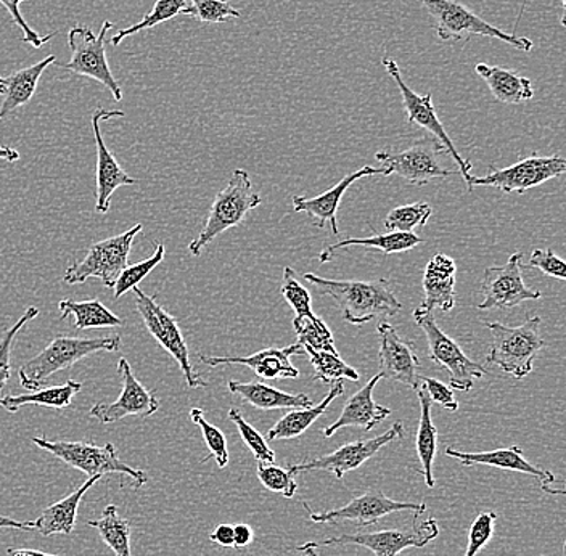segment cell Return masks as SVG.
Here are the masks:
<instances>
[{"instance_id":"cell-26","label":"cell","mask_w":566,"mask_h":556,"mask_svg":"<svg viewBox=\"0 0 566 556\" xmlns=\"http://www.w3.org/2000/svg\"><path fill=\"white\" fill-rule=\"evenodd\" d=\"M55 60V55H49L48 59L41 60L35 65L18 70L9 76H0V95L3 97L2 105H0V122L17 108L30 104L42 73L53 65Z\"/></svg>"},{"instance_id":"cell-34","label":"cell","mask_w":566,"mask_h":556,"mask_svg":"<svg viewBox=\"0 0 566 556\" xmlns=\"http://www.w3.org/2000/svg\"><path fill=\"white\" fill-rule=\"evenodd\" d=\"M81 389H83V382L69 380L65 385L38 389V391H33V395L3 396L0 398V407L9 413H17L24 406L51 407V409L62 410L71 406Z\"/></svg>"},{"instance_id":"cell-48","label":"cell","mask_w":566,"mask_h":556,"mask_svg":"<svg viewBox=\"0 0 566 556\" xmlns=\"http://www.w3.org/2000/svg\"><path fill=\"white\" fill-rule=\"evenodd\" d=\"M528 269H537L551 279L566 280V264L554 253V250H534L531 253Z\"/></svg>"},{"instance_id":"cell-40","label":"cell","mask_w":566,"mask_h":556,"mask_svg":"<svg viewBox=\"0 0 566 556\" xmlns=\"http://www.w3.org/2000/svg\"><path fill=\"white\" fill-rule=\"evenodd\" d=\"M165 256V244L158 243L157 246H155L154 254H151L148 260L127 265L122 274H119L118 280H116L115 286H113L115 300H119V297L126 295V293L133 292L136 286H139L142 280L147 277L157 265L161 264Z\"/></svg>"},{"instance_id":"cell-13","label":"cell","mask_w":566,"mask_h":556,"mask_svg":"<svg viewBox=\"0 0 566 556\" xmlns=\"http://www.w3.org/2000/svg\"><path fill=\"white\" fill-rule=\"evenodd\" d=\"M440 534L437 520L412 526L410 529H381L374 533H353L345 536L331 537L321 542H307L301 547L318 548L327 545L353 544L369 548L377 556H398L409 547L422 548L437 539Z\"/></svg>"},{"instance_id":"cell-19","label":"cell","mask_w":566,"mask_h":556,"mask_svg":"<svg viewBox=\"0 0 566 556\" xmlns=\"http://www.w3.org/2000/svg\"><path fill=\"white\" fill-rule=\"evenodd\" d=\"M124 118V113L119 109H95L92 115V130H94L95 145H97V191H95V211L98 214H106L112 203L113 193L119 187L137 186V180L127 175L126 171L119 166L118 159L115 155L106 148L104 137L101 133V123L109 122V119Z\"/></svg>"},{"instance_id":"cell-31","label":"cell","mask_w":566,"mask_h":556,"mask_svg":"<svg viewBox=\"0 0 566 556\" xmlns=\"http://www.w3.org/2000/svg\"><path fill=\"white\" fill-rule=\"evenodd\" d=\"M345 392V386L342 381L332 385L331 391H328L327 398L322 400L318 406L306 407V409H293L292 412L286 413L282 420H279L274 427L269 430V441H281V439H295L303 434L318 417L324 416L327 412L331 403L336 398Z\"/></svg>"},{"instance_id":"cell-29","label":"cell","mask_w":566,"mask_h":556,"mask_svg":"<svg viewBox=\"0 0 566 556\" xmlns=\"http://www.w3.org/2000/svg\"><path fill=\"white\" fill-rule=\"evenodd\" d=\"M475 71L478 76L488 84L491 94H493L501 104L518 105L534 97V88L531 80H528V77L518 76L515 71L484 65V63L476 65Z\"/></svg>"},{"instance_id":"cell-18","label":"cell","mask_w":566,"mask_h":556,"mask_svg":"<svg viewBox=\"0 0 566 556\" xmlns=\"http://www.w3.org/2000/svg\"><path fill=\"white\" fill-rule=\"evenodd\" d=\"M398 512H413L416 515L427 512L424 504H410V502H396L380 491H369L359 497L353 499L348 505L342 508L328 510V512L310 513L313 523H342L353 522L360 527L377 524L385 516Z\"/></svg>"},{"instance_id":"cell-7","label":"cell","mask_w":566,"mask_h":556,"mask_svg":"<svg viewBox=\"0 0 566 556\" xmlns=\"http://www.w3.org/2000/svg\"><path fill=\"white\" fill-rule=\"evenodd\" d=\"M423 9L437 21V34L441 41H462L472 35L494 38L518 51H533V41L528 38H516L490 24V21L475 15L458 0H420Z\"/></svg>"},{"instance_id":"cell-11","label":"cell","mask_w":566,"mask_h":556,"mask_svg":"<svg viewBox=\"0 0 566 556\" xmlns=\"http://www.w3.org/2000/svg\"><path fill=\"white\" fill-rule=\"evenodd\" d=\"M446 154L444 147L434 137H424L413 141L401 151L381 150L375 155L384 168V176L396 175L413 187H423L431 179L451 177L455 171L442 168L440 157Z\"/></svg>"},{"instance_id":"cell-32","label":"cell","mask_w":566,"mask_h":556,"mask_svg":"<svg viewBox=\"0 0 566 556\" xmlns=\"http://www.w3.org/2000/svg\"><path fill=\"white\" fill-rule=\"evenodd\" d=\"M60 321L74 318V331H88V328L122 327L123 318L106 310L105 304L98 300L73 301L62 300L59 303Z\"/></svg>"},{"instance_id":"cell-38","label":"cell","mask_w":566,"mask_h":556,"mask_svg":"<svg viewBox=\"0 0 566 556\" xmlns=\"http://www.w3.org/2000/svg\"><path fill=\"white\" fill-rule=\"evenodd\" d=\"M298 343L304 348L324 350V353L339 354L335 348L334 335L324 321L317 315L307 318H293Z\"/></svg>"},{"instance_id":"cell-21","label":"cell","mask_w":566,"mask_h":556,"mask_svg":"<svg viewBox=\"0 0 566 556\" xmlns=\"http://www.w3.org/2000/svg\"><path fill=\"white\" fill-rule=\"evenodd\" d=\"M304 349L300 343L289 346V348H268L258 350L251 356H200L205 366H247L253 370L254 375L263 378V380H279V378L300 377L298 368L293 367L290 357L296 354H303Z\"/></svg>"},{"instance_id":"cell-33","label":"cell","mask_w":566,"mask_h":556,"mask_svg":"<svg viewBox=\"0 0 566 556\" xmlns=\"http://www.w3.org/2000/svg\"><path fill=\"white\" fill-rule=\"evenodd\" d=\"M422 242L423 240L413 232H388L384 233V235L369 237V239L342 240V242L331 244V246L322 250L321 254H318V261L322 264L331 262L334 260L335 254L349 246L374 248V250L381 251V253L392 254L406 253V251L413 250V248L419 246Z\"/></svg>"},{"instance_id":"cell-2","label":"cell","mask_w":566,"mask_h":556,"mask_svg":"<svg viewBox=\"0 0 566 556\" xmlns=\"http://www.w3.org/2000/svg\"><path fill=\"white\" fill-rule=\"evenodd\" d=\"M122 349V336L108 335L98 338L59 335L45 346L38 356L18 368L21 388L38 391L44 382L59 371L76 366L95 353H118Z\"/></svg>"},{"instance_id":"cell-55","label":"cell","mask_w":566,"mask_h":556,"mask_svg":"<svg viewBox=\"0 0 566 556\" xmlns=\"http://www.w3.org/2000/svg\"><path fill=\"white\" fill-rule=\"evenodd\" d=\"M0 159L7 162H17L20 159V154H18L15 148L2 147L0 145Z\"/></svg>"},{"instance_id":"cell-43","label":"cell","mask_w":566,"mask_h":556,"mask_svg":"<svg viewBox=\"0 0 566 556\" xmlns=\"http://www.w3.org/2000/svg\"><path fill=\"white\" fill-rule=\"evenodd\" d=\"M192 6L182 10L180 15L193 17L201 23H226L230 18H240L242 13L230 6L229 0H190Z\"/></svg>"},{"instance_id":"cell-42","label":"cell","mask_w":566,"mask_h":556,"mask_svg":"<svg viewBox=\"0 0 566 556\" xmlns=\"http://www.w3.org/2000/svg\"><path fill=\"white\" fill-rule=\"evenodd\" d=\"M38 315V307H28L24 314L18 318L17 324L13 327L7 328L3 332L2 338H0V392L6 389L10 378H12V349L17 335L23 331L24 325L30 324Z\"/></svg>"},{"instance_id":"cell-56","label":"cell","mask_w":566,"mask_h":556,"mask_svg":"<svg viewBox=\"0 0 566 556\" xmlns=\"http://www.w3.org/2000/svg\"><path fill=\"white\" fill-rule=\"evenodd\" d=\"M296 550L301 552V554H304L306 556H321L317 554L316 548H310V547H296Z\"/></svg>"},{"instance_id":"cell-17","label":"cell","mask_w":566,"mask_h":556,"mask_svg":"<svg viewBox=\"0 0 566 556\" xmlns=\"http://www.w3.org/2000/svg\"><path fill=\"white\" fill-rule=\"evenodd\" d=\"M118 374L122 375L123 389L119 398L115 402H98L92 407L88 417L95 418L104 424L116 423L126 417L148 418L158 412L159 400L155 398V392L145 388L127 359L118 360Z\"/></svg>"},{"instance_id":"cell-20","label":"cell","mask_w":566,"mask_h":556,"mask_svg":"<svg viewBox=\"0 0 566 556\" xmlns=\"http://www.w3.org/2000/svg\"><path fill=\"white\" fill-rule=\"evenodd\" d=\"M377 332L380 339V374L388 380L401 382L409 388H419L420 359L416 345L402 338L388 322H381Z\"/></svg>"},{"instance_id":"cell-23","label":"cell","mask_w":566,"mask_h":556,"mask_svg":"<svg viewBox=\"0 0 566 556\" xmlns=\"http://www.w3.org/2000/svg\"><path fill=\"white\" fill-rule=\"evenodd\" d=\"M455 275L458 264L444 253L434 254L423 272V303L420 310L433 313L440 310L449 313L455 306Z\"/></svg>"},{"instance_id":"cell-22","label":"cell","mask_w":566,"mask_h":556,"mask_svg":"<svg viewBox=\"0 0 566 556\" xmlns=\"http://www.w3.org/2000/svg\"><path fill=\"white\" fill-rule=\"evenodd\" d=\"M384 168L364 166V168L357 169L356 172L343 177L335 187H332V189L325 191V193L318 195V197H293V209H295L296 212H306V214H310L311 218H313L314 227H318V229L331 227L332 233L338 237L339 229L336 214H338L343 195L348 191L349 187H352L356 180L363 179V177L384 176Z\"/></svg>"},{"instance_id":"cell-44","label":"cell","mask_w":566,"mask_h":556,"mask_svg":"<svg viewBox=\"0 0 566 556\" xmlns=\"http://www.w3.org/2000/svg\"><path fill=\"white\" fill-rule=\"evenodd\" d=\"M228 416L229 420H232V423L235 424L237 430H239L240 438L245 442L247 448L253 452L254 459H256L258 462L274 463L275 452L269 448L268 441H265L263 436L258 433V430H254V428L248 423L242 413H240V410L232 407Z\"/></svg>"},{"instance_id":"cell-39","label":"cell","mask_w":566,"mask_h":556,"mask_svg":"<svg viewBox=\"0 0 566 556\" xmlns=\"http://www.w3.org/2000/svg\"><path fill=\"white\" fill-rule=\"evenodd\" d=\"M431 214H433V208L430 204L417 201V203L391 209L385 219V227L388 232H413L417 227L427 225Z\"/></svg>"},{"instance_id":"cell-8","label":"cell","mask_w":566,"mask_h":556,"mask_svg":"<svg viewBox=\"0 0 566 556\" xmlns=\"http://www.w3.org/2000/svg\"><path fill=\"white\" fill-rule=\"evenodd\" d=\"M133 292L136 295V310L140 314L145 328L154 336L155 342L176 360L182 371L186 385L190 389L207 388L208 381L195 371L192 363H190L189 346H187L186 336L180 331L176 318L161 304L157 303V296L145 295L139 286H136Z\"/></svg>"},{"instance_id":"cell-27","label":"cell","mask_w":566,"mask_h":556,"mask_svg":"<svg viewBox=\"0 0 566 556\" xmlns=\"http://www.w3.org/2000/svg\"><path fill=\"white\" fill-rule=\"evenodd\" d=\"M101 480V476L88 478L86 483L80 489H76V491L71 492L69 497L62 499V501L48 506V508L39 515V518L34 520V531H38L39 534L45 537L55 536V534L70 536V534L73 533L74 526H76L81 501H83L84 495L87 494L88 489L95 486Z\"/></svg>"},{"instance_id":"cell-10","label":"cell","mask_w":566,"mask_h":556,"mask_svg":"<svg viewBox=\"0 0 566 556\" xmlns=\"http://www.w3.org/2000/svg\"><path fill=\"white\" fill-rule=\"evenodd\" d=\"M112 28H115V24L108 20L104 21L98 34L86 27L71 28L69 33L71 60L66 65H63V70L97 81L112 92L116 102H122V86L113 76L108 59H106L105 35L108 34Z\"/></svg>"},{"instance_id":"cell-37","label":"cell","mask_w":566,"mask_h":556,"mask_svg":"<svg viewBox=\"0 0 566 556\" xmlns=\"http://www.w3.org/2000/svg\"><path fill=\"white\" fill-rule=\"evenodd\" d=\"M187 7H189V0H157L154 9L142 18L139 23L133 24V27L127 28V30L118 31V34L113 35L109 44H112L113 48H118L124 39L129 38V35L140 33V31L144 30H151V28L157 27V24L172 20V18L180 15L182 10H186Z\"/></svg>"},{"instance_id":"cell-5","label":"cell","mask_w":566,"mask_h":556,"mask_svg":"<svg viewBox=\"0 0 566 556\" xmlns=\"http://www.w3.org/2000/svg\"><path fill=\"white\" fill-rule=\"evenodd\" d=\"M33 442L42 451L62 460L70 469L83 471L87 478L119 473L133 478L134 489L148 483V474L124 463L112 442L97 445L86 441H49L48 438H33Z\"/></svg>"},{"instance_id":"cell-9","label":"cell","mask_w":566,"mask_h":556,"mask_svg":"<svg viewBox=\"0 0 566 556\" xmlns=\"http://www.w3.org/2000/svg\"><path fill=\"white\" fill-rule=\"evenodd\" d=\"M413 321L422 328L427 338L428 357L448 371L451 388L462 392L472 391L475 381L486 375V368L467 357L459 343L438 327L433 313H424L417 307L413 311Z\"/></svg>"},{"instance_id":"cell-3","label":"cell","mask_w":566,"mask_h":556,"mask_svg":"<svg viewBox=\"0 0 566 556\" xmlns=\"http://www.w3.org/2000/svg\"><path fill=\"white\" fill-rule=\"evenodd\" d=\"M260 204V193H256V190L253 189V182H251L245 169H235L228 186L216 195L203 229L198 233L197 239L189 244L190 254L200 256L201 251L208 244L214 242L226 230L242 224L248 212L253 211Z\"/></svg>"},{"instance_id":"cell-41","label":"cell","mask_w":566,"mask_h":556,"mask_svg":"<svg viewBox=\"0 0 566 556\" xmlns=\"http://www.w3.org/2000/svg\"><path fill=\"white\" fill-rule=\"evenodd\" d=\"M190 418H192L195 424L200 427L201 434H203L205 442H207V448L210 449V453H208L203 462L214 459L219 469H226L229 465V451L224 433L214 424L208 423L203 410L198 409V407H193L190 410Z\"/></svg>"},{"instance_id":"cell-51","label":"cell","mask_w":566,"mask_h":556,"mask_svg":"<svg viewBox=\"0 0 566 556\" xmlns=\"http://www.w3.org/2000/svg\"><path fill=\"white\" fill-rule=\"evenodd\" d=\"M254 539L253 529L245 523L233 526V547L245 548Z\"/></svg>"},{"instance_id":"cell-28","label":"cell","mask_w":566,"mask_h":556,"mask_svg":"<svg viewBox=\"0 0 566 556\" xmlns=\"http://www.w3.org/2000/svg\"><path fill=\"white\" fill-rule=\"evenodd\" d=\"M229 391L235 395L245 403H250L254 409L260 410H286V409H306L313 407V399L307 395H290L281 389L272 388L264 382H243L229 381Z\"/></svg>"},{"instance_id":"cell-4","label":"cell","mask_w":566,"mask_h":556,"mask_svg":"<svg viewBox=\"0 0 566 556\" xmlns=\"http://www.w3.org/2000/svg\"><path fill=\"white\" fill-rule=\"evenodd\" d=\"M493 336L486 364L502 368L515 380H523L533 371L534 359L544 349L546 342L539 335L541 317L534 315L520 327H507L499 322H486Z\"/></svg>"},{"instance_id":"cell-35","label":"cell","mask_w":566,"mask_h":556,"mask_svg":"<svg viewBox=\"0 0 566 556\" xmlns=\"http://www.w3.org/2000/svg\"><path fill=\"white\" fill-rule=\"evenodd\" d=\"M87 526L97 529L101 539L115 552L116 556H133V550H130L133 526H130L129 520L119 515L118 506H106L101 518L88 520Z\"/></svg>"},{"instance_id":"cell-54","label":"cell","mask_w":566,"mask_h":556,"mask_svg":"<svg viewBox=\"0 0 566 556\" xmlns=\"http://www.w3.org/2000/svg\"><path fill=\"white\" fill-rule=\"evenodd\" d=\"M7 556H63V555L45 554V552L30 550V548H9V552H7Z\"/></svg>"},{"instance_id":"cell-25","label":"cell","mask_w":566,"mask_h":556,"mask_svg":"<svg viewBox=\"0 0 566 556\" xmlns=\"http://www.w3.org/2000/svg\"><path fill=\"white\" fill-rule=\"evenodd\" d=\"M446 455L451 459L459 460L462 465L475 466V465H488L494 466V469L515 471V473L530 474V476L536 478L541 481V486L544 491L548 487V484L555 483V474L551 471L541 469V466L533 465L525 459V453L518 445H512L507 449H495L490 452H460L455 449H446Z\"/></svg>"},{"instance_id":"cell-52","label":"cell","mask_w":566,"mask_h":556,"mask_svg":"<svg viewBox=\"0 0 566 556\" xmlns=\"http://www.w3.org/2000/svg\"><path fill=\"white\" fill-rule=\"evenodd\" d=\"M210 541L221 545V547H233V526H230V524H219L212 531Z\"/></svg>"},{"instance_id":"cell-53","label":"cell","mask_w":566,"mask_h":556,"mask_svg":"<svg viewBox=\"0 0 566 556\" xmlns=\"http://www.w3.org/2000/svg\"><path fill=\"white\" fill-rule=\"evenodd\" d=\"M17 529V531H34L33 522H17V520L9 518V516L0 515V531Z\"/></svg>"},{"instance_id":"cell-24","label":"cell","mask_w":566,"mask_h":556,"mask_svg":"<svg viewBox=\"0 0 566 556\" xmlns=\"http://www.w3.org/2000/svg\"><path fill=\"white\" fill-rule=\"evenodd\" d=\"M381 380H384V375H375L364 388H360L356 395H353V398L345 403V409H343L338 420L331 424V427L325 428L324 438H332L342 428L349 427L360 428V430L369 433L375 427L384 423L391 416V410L374 400L375 386Z\"/></svg>"},{"instance_id":"cell-36","label":"cell","mask_w":566,"mask_h":556,"mask_svg":"<svg viewBox=\"0 0 566 556\" xmlns=\"http://www.w3.org/2000/svg\"><path fill=\"white\" fill-rule=\"evenodd\" d=\"M304 353L310 356L311 364H313V378L316 381L335 385V382L342 380L357 381L360 378L359 371L343 363L339 354L324 353V350L311 348H304Z\"/></svg>"},{"instance_id":"cell-15","label":"cell","mask_w":566,"mask_h":556,"mask_svg":"<svg viewBox=\"0 0 566 556\" xmlns=\"http://www.w3.org/2000/svg\"><path fill=\"white\" fill-rule=\"evenodd\" d=\"M522 260L523 253L516 251L501 267H488L484 271L483 283H481L484 300L478 304V310H512L525 301L543 297L541 292L525 285Z\"/></svg>"},{"instance_id":"cell-16","label":"cell","mask_w":566,"mask_h":556,"mask_svg":"<svg viewBox=\"0 0 566 556\" xmlns=\"http://www.w3.org/2000/svg\"><path fill=\"white\" fill-rule=\"evenodd\" d=\"M399 439H405V424L401 421H396L387 433L377 436V438L349 442L328 455L306 460L298 465H290L289 470L295 474L301 471H328V473L335 474L336 480H343L346 473L359 469L367 460L374 459L381 449Z\"/></svg>"},{"instance_id":"cell-14","label":"cell","mask_w":566,"mask_h":556,"mask_svg":"<svg viewBox=\"0 0 566 556\" xmlns=\"http://www.w3.org/2000/svg\"><path fill=\"white\" fill-rule=\"evenodd\" d=\"M566 161L562 157H528L504 169L491 168V172L470 180V191L475 187H494L505 193H525L526 190L543 186L547 180L564 176Z\"/></svg>"},{"instance_id":"cell-1","label":"cell","mask_w":566,"mask_h":556,"mask_svg":"<svg viewBox=\"0 0 566 556\" xmlns=\"http://www.w3.org/2000/svg\"><path fill=\"white\" fill-rule=\"evenodd\" d=\"M304 280L316 286L322 295L334 297L343 318L352 325L369 324L374 318L399 314L401 301L392 293L387 279L354 282V280L322 279L316 274H304Z\"/></svg>"},{"instance_id":"cell-12","label":"cell","mask_w":566,"mask_h":556,"mask_svg":"<svg viewBox=\"0 0 566 556\" xmlns=\"http://www.w3.org/2000/svg\"><path fill=\"white\" fill-rule=\"evenodd\" d=\"M381 65L387 70L389 76L395 80L396 86L401 92L402 104H405L407 122L410 124H417L422 129L428 130L431 137H434L442 147H444L446 154L451 155L454 158L455 165L459 166L460 176L465 180L467 189L470 191V180H472L473 165L470 159H463L460 157L458 148H455L454 141L446 133L444 126L440 119H438L437 108L433 105V94L419 95L416 91H412L405 80H402L401 70H399L398 63L391 56H384Z\"/></svg>"},{"instance_id":"cell-30","label":"cell","mask_w":566,"mask_h":556,"mask_svg":"<svg viewBox=\"0 0 566 556\" xmlns=\"http://www.w3.org/2000/svg\"><path fill=\"white\" fill-rule=\"evenodd\" d=\"M420 402V420L417 428L416 449L420 462V473L428 487H434L433 462L438 451V430L431 418V400L427 391L419 386L416 389Z\"/></svg>"},{"instance_id":"cell-47","label":"cell","mask_w":566,"mask_h":556,"mask_svg":"<svg viewBox=\"0 0 566 556\" xmlns=\"http://www.w3.org/2000/svg\"><path fill=\"white\" fill-rule=\"evenodd\" d=\"M497 515L494 512H481L472 523L469 533V545L463 556H476L483 550L484 545L493 539Z\"/></svg>"},{"instance_id":"cell-50","label":"cell","mask_w":566,"mask_h":556,"mask_svg":"<svg viewBox=\"0 0 566 556\" xmlns=\"http://www.w3.org/2000/svg\"><path fill=\"white\" fill-rule=\"evenodd\" d=\"M419 386H422L424 391H427L431 402L440 403L441 407H444L446 410H451V412H458V399H455L452 389L446 386L444 382L437 380V378L419 377Z\"/></svg>"},{"instance_id":"cell-49","label":"cell","mask_w":566,"mask_h":556,"mask_svg":"<svg viewBox=\"0 0 566 556\" xmlns=\"http://www.w3.org/2000/svg\"><path fill=\"white\" fill-rule=\"evenodd\" d=\"M21 2H23V0H0V3H2L3 7H6L7 12H9V15L13 18V21H15L17 27L20 28L21 33H23V38H21V41H23L24 44L33 45L34 49H41L42 45L48 44L49 41H52L53 35H55L56 33L41 35L39 33H35L34 30H31L30 24H28L27 21H24L23 15H21Z\"/></svg>"},{"instance_id":"cell-46","label":"cell","mask_w":566,"mask_h":556,"mask_svg":"<svg viewBox=\"0 0 566 556\" xmlns=\"http://www.w3.org/2000/svg\"><path fill=\"white\" fill-rule=\"evenodd\" d=\"M281 293L295 313V318H307L316 315L313 307H311L310 292L301 285L298 279H296V272L292 267L283 269Z\"/></svg>"},{"instance_id":"cell-45","label":"cell","mask_w":566,"mask_h":556,"mask_svg":"<svg viewBox=\"0 0 566 556\" xmlns=\"http://www.w3.org/2000/svg\"><path fill=\"white\" fill-rule=\"evenodd\" d=\"M258 478L268 491L292 499L298 491L296 474L289 469H281L274 463H258Z\"/></svg>"},{"instance_id":"cell-6","label":"cell","mask_w":566,"mask_h":556,"mask_svg":"<svg viewBox=\"0 0 566 556\" xmlns=\"http://www.w3.org/2000/svg\"><path fill=\"white\" fill-rule=\"evenodd\" d=\"M142 230L144 225L137 224L119 235L92 244L83 261L74 262L66 269L63 282L66 285H80L87 279L95 277L106 289H113L119 274L129 265L130 250Z\"/></svg>"}]
</instances>
